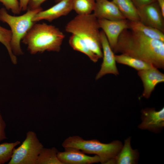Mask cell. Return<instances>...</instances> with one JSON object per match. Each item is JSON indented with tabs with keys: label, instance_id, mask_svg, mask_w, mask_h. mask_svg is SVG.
I'll return each mask as SVG.
<instances>
[{
	"label": "cell",
	"instance_id": "cell-6",
	"mask_svg": "<svg viewBox=\"0 0 164 164\" xmlns=\"http://www.w3.org/2000/svg\"><path fill=\"white\" fill-rule=\"evenodd\" d=\"M44 148L36 134L29 131L21 145L14 149L9 164H36L38 156Z\"/></svg>",
	"mask_w": 164,
	"mask_h": 164
},
{
	"label": "cell",
	"instance_id": "cell-27",
	"mask_svg": "<svg viewBox=\"0 0 164 164\" xmlns=\"http://www.w3.org/2000/svg\"><path fill=\"white\" fill-rule=\"evenodd\" d=\"M132 1L137 8L156 1V0H132Z\"/></svg>",
	"mask_w": 164,
	"mask_h": 164
},
{
	"label": "cell",
	"instance_id": "cell-1",
	"mask_svg": "<svg viewBox=\"0 0 164 164\" xmlns=\"http://www.w3.org/2000/svg\"><path fill=\"white\" fill-rule=\"evenodd\" d=\"M143 61L158 69L164 68V42L129 29L120 35L113 50Z\"/></svg>",
	"mask_w": 164,
	"mask_h": 164
},
{
	"label": "cell",
	"instance_id": "cell-24",
	"mask_svg": "<svg viewBox=\"0 0 164 164\" xmlns=\"http://www.w3.org/2000/svg\"><path fill=\"white\" fill-rule=\"evenodd\" d=\"M6 9L11 10L14 14H19L21 11L18 0H0Z\"/></svg>",
	"mask_w": 164,
	"mask_h": 164
},
{
	"label": "cell",
	"instance_id": "cell-14",
	"mask_svg": "<svg viewBox=\"0 0 164 164\" xmlns=\"http://www.w3.org/2000/svg\"><path fill=\"white\" fill-rule=\"evenodd\" d=\"M93 14L98 19L117 20L126 19L116 5L108 0H95Z\"/></svg>",
	"mask_w": 164,
	"mask_h": 164
},
{
	"label": "cell",
	"instance_id": "cell-17",
	"mask_svg": "<svg viewBox=\"0 0 164 164\" xmlns=\"http://www.w3.org/2000/svg\"><path fill=\"white\" fill-rule=\"evenodd\" d=\"M125 18L129 21L140 20L138 10L132 0H112Z\"/></svg>",
	"mask_w": 164,
	"mask_h": 164
},
{
	"label": "cell",
	"instance_id": "cell-12",
	"mask_svg": "<svg viewBox=\"0 0 164 164\" xmlns=\"http://www.w3.org/2000/svg\"><path fill=\"white\" fill-rule=\"evenodd\" d=\"M73 10L72 0H61L55 5L36 15L32 21L36 22L42 20L51 22L68 14Z\"/></svg>",
	"mask_w": 164,
	"mask_h": 164
},
{
	"label": "cell",
	"instance_id": "cell-18",
	"mask_svg": "<svg viewBox=\"0 0 164 164\" xmlns=\"http://www.w3.org/2000/svg\"><path fill=\"white\" fill-rule=\"evenodd\" d=\"M69 42L73 49L85 54L93 62H97L99 59L97 55L91 50L85 42L78 36L72 34Z\"/></svg>",
	"mask_w": 164,
	"mask_h": 164
},
{
	"label": "cell",
	"instance_id": "cell-16",
	"mask_svg": "<svg viewBox=\"0 0 164 164\" xmlns=\"http://www.w3.org/2000/svg\"><path fill=\"white\" fill-rule=\"evenodd\" d=\"M129 29L150 38L164 42V34L160 30L146 25L140 20L128 21Z\"/></svg>",
	"mask_w": 164,
	"mask_h": 164
},
{
	"label": "cell",
	"instance_id": "cell-7",
	"mask_svg": "<svg viewBox=\"0 0 164 164\" xmlns=\"http://www.w3.org/2000/svg\"><path fill=\"white\" fill-rule=\"evenodd\" d=\"M137 9L141 22L164 32V16L156 1Z\"/></svg>",
	"mask_w": 164,
	"mask_h": 164
},
{
	"label": "cell",
	"instance_id": "cell-30",
	"mask_svg": "<svg viewBox=\"0 0 164 164\" xmlns=\"http://www.w3.org/2000/svg\"><path fill=\"white\" fill-rule=\"evenodd\" d=\"M60 0H55V2H56L57 3V2H59L60 1Z\"/></svg>",
	"mask_w": 164,
	"mask_h": 164
},
{
	"label": "cell",
	"instance_id": "cell-5",
	"mask_svg": "<svg viewBox=\"0 0 164 164\" xmlns=\"http://www.w3.org/2000/svg\"><path fill=\"white\" fill-rule=\"evenodd\" d=\"M64 148L72 147L78 149L85 154L98 155L101 164H106L113 159L121 150L123 144L118 140L109 143H104L95 139L85 140L79 136H70L63 142Z\"/></svg>",
	"mask_w": 164,
	"mask_h": 164
},
{
	"label": "cell",
	"instance_id": "cell-20",
	"mask_svg": "<svg viewBox=\"0 0 164 164\" xmlns=\"http://www.w3.org/2000/svg\"><path fill=\"white\" fill-rule=\"evenodd\" d=\"M58 152L55 147L43 148L38 156L36 164H63L57 157Z\"/></svg>",
	"mask_w": 164,
	"mask_h": 164
},
{
	"label": "cell",
	"instance_id": "cell-3",
	"mask_svg": "<svg viewBox=\"0 0 164 164\" xmlns=\"http://www.w3.org/2000/svg\"><path fill=\"white\" fill-rule=\"evenodd\" d=\"M100 28L98 19L93 13L77 15L65 26L67 32L81 39L99 58L103 57Z\"/></svg>",
	"mask_w": 164,
	"mask_h": 164
},
{
	"label": "cell",
	"instance_id": "cell-10",
	"mask_svg": "<svg viewBox=\"0 0 164 164\" xmlns=\"http://www.w3.org/2000/svg\"><path fill=\"white\" fill-rule=\"evenodd\" d=\"M100 28L104 33L113 50L115 48L119 36L124 30L129 29L128 21L126 19L117 20L98 19Z\"/></svg>",
	"mask_w": 164,
	"mask_h": 164
},
{
	"label": "cell",
	"instance_id": "cell-23",
	"mask_svg": "<svg viewBox=\"0 0 164 164\" xmlns=\"http://www.w3.org/2000/svg\"><path fill=\"white\" fill-rule=\"evenodd\" d=\"M20 143L19 141H17L0 144V164H4L10 159L15 147Z\"/></svg>",
	"mask_w": 164,
	"mask_h": 164
},
{
	"label": "cell",
	"instance_id": "cell-26",
	"mask_svg": "<svg viewBox=\"0 0 164 164\" xmlns=\"http://www.w3.org/2000/svg\"><path fill=\"white\" fill-rule=\"evenodd\" d=\"M46 0H30L27 9H33L41 7V4Z\"/></svg>",
	"mask_w": 164,
	"mask_h": 164
},
{
	"label": "cell",
	"instance_id": "cell-8",
	"mask_svg": "<svg viewBox=\"0 0 164 164\" xmlns=\"http://www.w3.org/2000/svg\"><path fill=\"white\" fill-rule=\"evenodd\" d=\"M100 35L103 61L100 70L96 77V80L106 74H113L117 76L119 73L116 65L115 55L102 30L100 31Z\"/></svg>",
	"mask_w": 164,
	"mask_h": 164
},
{
	"label": "cell",
	"instance_id": "cell-9",
	"mask_svg": "<svg viewBox=\"0 0 164 164\" xmlns=\"http://www.w3.org/2000/svg\"><path fill=\"white\" fill-rule=\"evenodd\" d=\"M142 122L138 126L142 130L158 133L164 127V108L157 111L154 108H147L141 111Z\"/></svg>",
	"mask_w": 164,
	"mask_h": 164
},
{
	"label": "cell",
	"instance_id": "cell-29",
	"mask_svg": "<svg viewBox=\"0 0 164 164\" xmlns=\"http://www.w3.org/2000/svg\"><path fill=\"white\" fill-rule=\"evenodd\" d=\"M156 1L164 16V0H156Z\"/></svg>",
	"mask_w": 164,
	"mask_h": 164
},
{
	"label": "cell",
	"instance_id": "cell-11",
	"mask_svg": "<svg viewBox=\"0 0 164 164\" xmlns=\"http://www.w3.org/2000/svg\"><path fill=\"white\" fill-rule=\"evenodd\" d=\"M64 151L58 152L57 156L63 164H91L100 162L97 155L91 156L81 150L74 148H64Z\"/></svg>",
	"mask_w": 164,
	"mask_h": 164
},
{
	"label": "cell",
	"instance_id": "cell-19",
	"mask_svg": "<svg viewBox=\"0 0 164 164\" xmlns=\"http://www.w3.org/2000/svg\"><path fill=\"white\" fill-rule=\"evenodd\" d=\"M116 62L130 66L138 71L153 67L152 65L140 60L126 55H115Z\"/></svg>",
	"mask_w": 164,
	"mask_h": 164
},
{
	"label": "cell",
	"instance_id": "cell-13",
	"mask_svg": "<svg viewBox=\"0 0 164 164\" xmlns=\"http://www.w3.org/2000/svg\"><path fill=\"white\" fill-rule=\"evenodd\" d=\"M138 75L143 84L142 96L149 98L156 86L164 82V74L155 67L138 71Z\"/></svg>",
	"mask_w": 164,
	"mask_h": 164
},
{
	"label": "cell",
	"instance_id": "cell-22",
	"mask_svg": "<svg viewBox=\"0 0 164 164\" xmlns=\"http://www.w3.org/2000/svg\"><path fill=\"white\" fill-rule=\"evenodd\" d=\"M12 35L11 30L0 25V42L6 48L12 63L16 64L17 63V59L16 56L13 54L11 47Z\"/></svg>",
	"mask_w": 164,
	"mask_h": 164
},
{
	"label": "cell",
	"instance_id": "cell-28",
	"mask_svg": "<svg viewBox=\"0 0 164 164\" xmlns=\"http://www.w3.org/2000/svg\"><path fill=\"white\" fill-rule=\"evenodd\" d=\"M21 11L27 10L30 0H19Z\"/></svg>",
	"mask_w": 164,
	"mask_h": 164
},
{
	"label": "cell",
	"instance_id": "cell-2",
	"mask_svg": "<svg viewBox=\"0 0 164 164\" xmlns=\"http://www.w3.org/2000/svg\"><path fill=\"white\" fill-rule=\"evenodd\" d=\"M65 36L55 26L45 23H35L22 40L32 54L45 51L58 52Z\"/></svg>",
	"mask_w": 164,
	"mask_h": 164
},
{
	"label": "cell",
	"instance_id": "cell-25",
	"mask_svg": "<svg viewBox=\"0 0 164 164\" xmlns=\"http://www.w3.org/2000/svg\"><path fill=\"white\" fill-rule=\"evenodd\" d=\"M6 124L2 116L0 111V142L6 138L5 132Z\"/></svg>",
	"mask_w": 164,
	"mask_h": 164
},
{
	"label": "cell",
	"instance_id": "cell-15",
	"mask_svg": "<svg viewBox=\"0 0 164 164\" xmlns=\"http://www.w3.org/2000/svg\"><path fill=\"white\" fill-rule=\"evenodd\" d=\"M131 138L125 140L124 145L113 159L108 161L107 164H135L137 163L139 153L136 149H133L131 145Z\"/></svg>",
	"mask_w": 164,
	"mask_h": 164
},
{
	"label": "cell",
	"instance_id": "cell-4",
	"mask_svg": "<svg viewBox=\"0 0 164 164\" xmlns=\"http://www.w3.org/2000/svg\"><path fill=\"white\" fill-rule=\"evenodd\" d=\"M43 10L41 7L33 9H27L24 14L15 16L9 14L4 7L0 9V21L7 23L11 28L12 34L11 47L15 56L23 54L21 46V41L36 22L32 21L34 17Z\"/></svg>",
	"mask_w": 164,
	"mask_h": 164
},
{
	"label": "cell",
	"instance_id": "cell-21",
	"mask_svg": "<svg viewBox=\"0 0 164 164\" xmlns=\"http://www.w3.org/2000/svg\"><path fill=\"white\" fill-rule=\"evenodd\" d=\"M73 10L78 15L91 14L95 5V0H72Z\"/></svg>",
	"mask_w": 164,
	"mask_h": 164
}]
</instances>
